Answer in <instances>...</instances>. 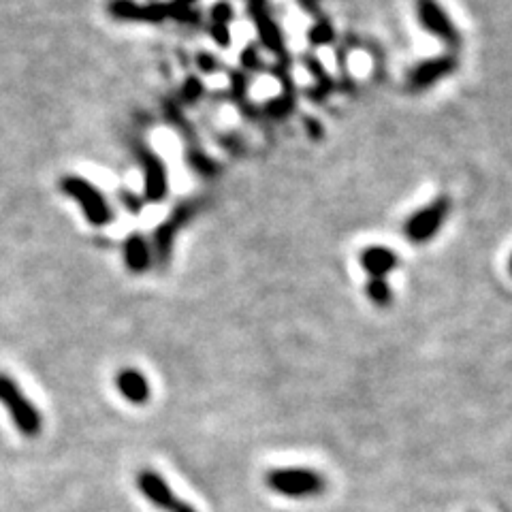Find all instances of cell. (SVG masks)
I'll use <instances>...</instances> for the list:
<instances>
[{
    "instance_id": "obj_1",
    "label": "cell",
    "mask_w": 512,
    "mask_h": 512,
    "mask_svg": "<svg viewBox=\"0 0 512 512\" xmlns=\"http://www.w3.org/2000/svg\"><path fill=\"white\" fill-rule=\"evenodd\" d=\"M265 487L288 500H312L327 491L329 480L312 468H276L265 474Z\"/></svg>"
},
{
    "instance_id": "obj_2",
    "label": "cell",
    "mask_w": 512,
    "mask_h": 512,
    "mask_svg": "<svg viewBox=\"0 0 512 512\" xmlns=\"http://www.w3.org/2000/svg\"><path fill=\"white\" fill-rule=\"evenodd\" d=\"M0 404L7 408V414L24 438H39L43 431V416L39 408L24 395L22 387L11 376L0 374Z\"/></svg>"
},
{
    "instance_id": "obj_3",
    "label": "cell",
    "mask_w": 512,
    "mask_h": 512,
    "mask_svg": "<svg viewBox=\"0 0 512 512\" xmlns=\"http://www.w3.org/2000/svg\"><path fill=\"white\" fill-rule=\"evenodd\" d=\"M60 188L64 195H69L79 203L92 227H107V224L114 220V212H111L109 201L92 182L79 178V175H67V178L60 182Z\"/></svg>"
},
{
    "instance_id": "obj_4",
    "label": "cell",
    "mask_w": 512,
    "mask_h": 512,
    "mask_svg": "<svg viewBox=\"0 0 512 512\" xmlns=\"http://www.w3.org/2000/svg\"><path fill=\"white\" fill-rule=\"evenodd\" d=\"M135 487L154 508L163 512H199L169 487L163 474H158L152 468H141L139 472H135Z\"/></svg>"
},
{
    "instance_id": "obj_5",
    "label": "cell",
    "mask_w": 512,
    "mask_h": 512,
    "mask_svg": "<svg viewBox=\"0 0 512 512\" xmlns=\"http://www.w3.org/2000/svg\"><path fill=\"white\" fill-rule=\"evenodd\" d=\"M451 212V199L438 197L425 205L423 210L412 214L404 224V235L412 244H427L442 229V224Z\"/></svg>"
},
{
    "instance_id": "obj_6",
    "label": "cell",
    "mask_w": 512,
    "mask_h": 512,
    "mask_svg": "<svg viewBox=\"0 0 512 512\" xmlns=\"http://www.w3.org/2000/svg\"><path fill=\"white\" fill-rule=\"evenodd\" d=\"M416 18H419L421 26L431 32L436 39H440L444 45L457 50L461 45V35L457 26L453 24L451 15L438 3V0H416Z\"/></svg>"
},
{
    "instance_id": "obj_7",
    "label": "cell",
    "mask_w": 512,
    "mask_h": 512,
    "mask_svg": "<svg viewBox=\"0 0 512 512\" xmlns=\"http://www.w3.org/2000/svg\"><path fill=\"white\" fill-rule=\"evenodd\" d=\"M455 69H457V58L451 54L423 60L408 73V90L423 92L434 84H438L440 79L453 75Z\"/></svg>"
},
{
    "instance_id": "obj_8",
    "label": "cell",
    "mask_w": 512,
    "mask_h": 512,
    "mask_svg": "<svg viewBox=\"0 0 512 512\" xmlns=\"http://www.w3.org/2000/svg\"><path fill=\"white\" fill-rule=\"evenodd\" d=\"M109 13L124 22L158 24L169 18V5H137L135 0H109Z\"/></svg>"
},
{
    "instance_id": "obj_9",
    "label": "cell",
    "mask_w": 512,
    "mask_h": 512,
    "mask_svg": "<svg viewBox=\"0 0 512 512\" xmlns=\"http://www.w3.org/2000/svg\"><path fill=\"white\" fill-rule=\"evenodd\" d=\"M139 160L143 167V180H146V197L150 201H160L167 195V169L152 150L139 148Z\"/></svg>"
},
{
    "instance_id": "obj_10",
    "label": "cell",
    "mask_w": 512,
    "mask_h": 512,
    "mask_svg": "<svg viewBox=\"0 0 512 512\" xmlns=\"http://www.w3.org/2000/svg\"><path fill=\"white\" fill-rule=\"evenodd\" d=\"M116 391L126 399L128 404L143 406L150 402V382L135 367H122L114 376Z\"/></svg>"
},
{
    "instance_id": "obj_11",
    "label": "cell",
    "mask_w": 512,
    "mask_h": 512,
    "mask_svg": "<svg viewBox=\"0 0 512 512\" xmlns=\"http://www.w3.org/2000/svg\"><path fill=\"white\" fill-rule=\"evenodd\" d=\"M250 13H252L256 28H259L261 41L269 47L271 52L282 54L284 41H282V35H280L276 22L271 20L269 9H267V0H250Z\"/></svg>"
},
{
    "instance_id": "obj_12",
    "label": "cell",
    "mask_w": 512,
    "mask_h": 512,
    "mask_svg": "<svg viewBox=\"0 0 512 512\" xmlns=\"http://www.w3.org/2000/svg\"><path fill=\"white\" fill-rule=\"evenodd\" d=\"M190 214H192V205L184 203L165 220L163 227H158V231L154 235V254L158 256V259H163V261L167 259L171 252V246H173L175 233L182 229V224L190 218Z\"/></svg>"
},
{
    "instance_id": "obj_13",
    "label": "cell",
    "mask_w": 512,
    "mask_h": 512,
    "mask_svg": "<svg viewBox=\"0 0 512 512\" xmlns=\"http://www.w3.org/2000/svg\"><path fill=\"white\" fill-rule=\"evenodd\" d=\"M399 265V256L387 246H370L361 252V267L372 278H387Z\"/></svg>"
},
{
    "instance_id": "obj_14",
    "label": "cell",
    "mask_w": 512,
    "mask_h": 512,
    "mask_svg": "<svg viewBox=\"0 0 512 512\" xmlns=\"http://www.w3.org/2000/svg\"><path fill=\"white\" fill-rule=\"evenodd\" d=\"M124 261L126 267L135 271V274H141L152 265V248L148 244V239L141 233H131L124 242Z\"/></svg>"
},
{
    "instance_id": "obj_15",
    "label": "cell",
    "mask_w": 512,
    "mask_h": 512,
    "mask_svg": "<svg viewBox=\"0 0 512 512\" xmlns=\"http://www.w3.org/2000/svg\"><path fill=\"white\" fill-rule=\"evenodd\" d=\"M365 293H367V297H370L374 306H378V308H387L389 303L393 301V291H391L389 282L384 278H372L365 286Z\"/></svg>"
},
{
    "instance_id": "obj_16",
    "label": "cell",
    "mask_w": 512,
    "mask_h": 512,
    "mask_svg": "<svg viewBox=\"0 0 512 512\" xmlns=\"http://www.w3.org/2000/svg\"><path fill=\"white\" fill-rule=\"evenodd\" d=\"M308 39L312 41V45H327L333 41V28L327 22H318L310 28Z\"/></svg>"
},
{
    "instance_id": "obj_17",
    "label": "cell",
    "mask_w": 512,
    "mask_h": 512,
    "mask_svg": "<svg viewBox=\"0 0 512 512\" xmlns=\"http://www.w3.org/2000/svg\"><path fill=\"white\" fill-rule=\"evenodd\" d=\"M212 18H214L216 24L227 26V24L231 22V18H233L231 5H229V3H218V5L214 7V11H212Z\"/></svg>"
},
{
    "instance_id": "obj_18",
    "label": "cell",
    "mask_w": 512,
    "mask_h": 512,
    "mask_svg": "<svg viewBox=\"0 0 512 512\" xmlns=\"http://www.w3.org/2000/svg\"><path fill=\"white\" fill-rule=\"evenodd\" d=\"M212 32H214V39H216L218 45H229L231 37H229V28H227V26L216 24V26L212 28Z\"/></svg>"
},
{
    "instance_id": "obj_19",
    "label": "cell",
    "mask_w": 512,
    "mask_h": 512,
    "mask_svg": "<svg viewBox=\"0 0 512 512\" xmlns=\"http://www.w3.org/2000/svg\"><path fill=\"white\" fill-rule=\"evenodd\" d=\"M508 271H510V276H512V254H510V259H508Z\"/></svg>"
}]
</instances>
